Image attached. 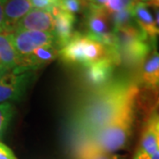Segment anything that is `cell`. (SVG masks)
<instances>
[{
    "label": "cell",
    "instance_id": "cell-1",
    "mask_svg": "<svg viewBox=\"0 0 159 159\" xmlns=\"http://www.w3.org/2000/svg\"><path fill=\"white\" fill-rule=\"evenodd\" d=\"M140 87L128 78L111 80L86 101L76 115V125L87 138L108 125L138 99Z\"/></svg>",
    "mask_w": 159,
    "mask_h": 159
},
{
    "label": "cell",
    "instance_id": "cell-2",
    "mask_svg": "<svg viewBox=\"0 0 159 159\" xmlns=\"http://www.w3.org/2000/svg\"><path fill=\"white\" fill-rule=\"evenodd\" d=\"M137 101L125 108L111 123L86 139V142L103 153L114 152L127 147L133 135L138 113Z\"/></svg>",
    "mask_w": 159,
    "mask_h": 159
},
{
    "label": "cell",
    "instance_id": "cell-3",
    "mask_svg": "<svg viewBox=\"0 0 159 159\" xmlns=\"http://www.w3.org/2000/svg\"><path fill=\"white\" fill-rule=\"evenodd\" d=\"M58 57L66 64L80 65L83 67L105 59L111 60L116 66H119L114 46L104 45L78 31H75L68 43L59 49Z\"/></svg>",
    "mask_w": 159,
    "mask_h": 159
},
{
    "label": "cell",
    "instance_id": "cell-4",
    "mask_svg": "<svg viewBox=\"0 0 159 159\" xmlns=\"http://www.w3.org/2000/svg\"><path fill=\"white\" fill-rule=\"evenodd\" d=\"M112 32L114 48L119 65L127 67H140L148 54L157 49V43L149 39L136 23L112 29Z\"/></svg>",
    "mask_w": 159,
    "mask_h": 159
},
{
    "label": "cell",
    "instance_id": "cell-5",
    "mask_svg": "<svg viewBox=\"0 0 159 159\" xmlns=\"http://www.w3.org/2000/svg\"><path fill=\"white\" fill-rule=\"evenodd\" d=\"M34 71L22 66L0 74V103L21 99L34 78Z\"/></svg>",
    "mask_w": 159,
    "mask_h": 159
},
{
    "label": "cell",
    "instance_id": "cell-6",
    "mask_svg": "<svg viewBox=\"0 0 159 159\" xmlns=\"http://www.w3.org/2000/svg\"><path fill=\"white\" fill-rule=\"evenodd\" d=\"M110 15L104 7L89 3L84 11V24L87 36L106 46H114V35L111 29Z\"/></svg>",
    "mask_w": 159,
    "mask_h": 159
},
{
    "label": "cell",
    "instance_id": "cell-7",
    "mask_svg": "<svg viewBox=\"0 0 159 159\" xmlns=\"http://www.w3.org/2000/svg\"><path fill=\"white\" fill-rule=\"evenodd\" d=\"M8 35L19 57L27 56L43 46L56 45L54 32L49 33L42 31L20 30L14 31L8 34Z\"/></svg>",
    "mask_w": 159,
    "mask_h": 159
},
{
    "label": "cell",
    "instance_id": "cell-8",
    "mask_svg": "<svg viewBox=\"0 0 159 159\" xmlns=\"http://www.w3.org/2000/svg\"><path fill=\"white\" fill-rule=\"evenodd\" d=\"M137 83L142 89L159 93V52L157 49L141 65Z\"/></svg>",
    "mask_w": 159,
    "mask_h": 159
},
{
    "label": "cell",
    "instance_id": "cell-9",
    "mask_svg": "<svg viewBox=\"0 0 159 159\" xmlns=\"http://www.w3.org/2000/svg\"><path fill=\"white\" fill-rule=\"evenodd\" d=\"M55 20L51 12L43 10L32 9L15 25L12 32L32 30L42 32H54ZM11 32V33H12Z\"/></svg>",
    "mask_w": 159,
    "mask_h": 159
},
{
    "label": "cell",
    "instance_id": "cell-10",
    "mask_svg": "<svg viewBox=\"0 0 159 159\" xmlns=\"http://www.w3.org/2000/svg\"><path fill=\"white\" fill-rule=\"evenodd\" d=\"M51 13L55 20L54 34L56 38V45L60 49L68 43L75 32L74 29L76 17L74 14L64 11L60 7V5L54 7L51 11Z\"/></svg>",
    "mask_w": 159,
    "mask_h": 159
},
{
    "label": "cell",
    "instance_id": "cell-11",
    "mask_svg": "<svg viewBox=\"0 0 159 159\" xmlns=\"http://www.w3.org/2000/svg\"><path fill=\"white\" fill-rule=\"evenodd\" d=\"M115 64L105 59L89 65L84 67V78L87 84L93 88H102L112 79Z\"/></svg>",
    "mask_w": 159,
    "mask_h": 159
},
{
    "label": "cell",
    "instance_id": "cell-12",
    "mask_svg": "<svg viewBox=\"0 0 159 159\" xmlns=\"http://www.w3.org/2000/svg\"><path fill=\"white\" fill-rule=\"evenodd\" d=\"M58 51L59 49L55 44L40 47L27 56L20 57L18 66L36 71L46 65H49L58 57Z\"/></svg>",
    "mask_w": 159,
    "mask_h": 159
},
{
    "label": "cell",
    "instance_id": "cell-13",
    "mask_svg": "<svg viewBox=\"0 0 159 159\" xmlns=\"http://www.w3.org/2000/svg\"><path fill=\"white\" fill-rule=\"evenodd\" d=\"M148 5L138 1L132 8L134 17L138 27L142 29L153 43H157V27L153 15L148 10Z\"/></svg>",
    "mask_w": 159,
    "mask_h": 159
},
{
    "label": "cell",
    "instance_id": "cell-14",
    "mask_svg": "<svg viewBox=\"0 0 159 159\" xmlns=\"http://www.w3.org/2000/svg\"><path fill=\"white\" fill-rule=\"evenodd\" d=\"M33 9L30 0H7L5 5V22L6 33L12 32L15 25Z\"/></svg>",
    "mask_w": 159,
    "mask_h": 159
},
{
    "label": "cell",
    "instance_id": "cell-15",
    "mask_svg": "<svg viewBox=\"0 0 159 159\" xmlns=\"http://www.w3.org/2000/svg\"><path fill=\"white\" fill-rule=\"evenodd\" d=\"M0 59L4 66L8 70L19 66L20 57L8 34L0 33Z\"/></svg>",
    "mask_w": 159,
    "mask_h": 159
},
{
    "label": "cell",
    "instance_id": "cell-16",
    "mask_svg": "<svg viewBox=\"0 0 159 159\" xmlns=\"http://www.w3.org/2000/svg\"><path fill=\"white\" fill-rule=\"evenodd\" d=\"M77 159H124L122 157L114 154L103 153L94 148L91 144L83 142L80 146L77 153Z\"/></svg>",
    "mask_w": 159,
    "mask_h": 159
},
{
    "label": "cell",
    "instance_id": "cell-17",
    "mask_svg": "<svg viewBox=\"0 0 159 159\" xmlns=\"http://www.w3.org/2000/svg\"><path fill=\"white\" fill-rule=\"evenodd\" d=\"M110 19L112 25V29L123 28L136 23L134 17L133 10L128 8H125L121 11L110 14Z\"/></svg>",
    "mask_w": 159,
    "mask_h": 159
},
{
    "label": "cell",
    "instance_id": "cell-18",
    "mask_svg": "<svg viewBox=\"0 0 159 159\" xmlns=\"http://www.w3.org/2000/svg\"><path fill=\"white\" fill-rule=\"evenodd\" d=\"M14 113L13 105L10 102L0 103V136L5 133Z\"/></svg>",
    "mask_w": 159,
    "mask_h": 159
},
{
    "label": "cell",
    "instance_id": "cell-19",
    "mask_svg": "<svg viewBox=\"0 0 159 159\" xmlns=\"http://www.w3.org/2000/svg\"><path fill=\"white\" fill-rule=\"evenodd\" d=\"M89 2L86 0H61L60 7L64 11H67L71 14H77L79 12H84L88 7Z\"/></svg>",
    "mask_w": 159,
    "mask_h": 159
},
{
    "label": "cell",
    "instance_id": "cell-20",
    "mask_svg": "<svg viewBox=\"0 0 159 159\" xmlns=\"http://www.w3.org/2000/svg\"><path fill=\"white\" fill-rule=\"evenodd\" d=\"M30 2L34 9L43 10L49 12H51L54 7L60 5V3L57 0H30Z\"/></svg>",
    "mask_w": 159,
    "mask_h": 159
},
{
    "label": "cell",
    "instance_id": "cell-21",
    "mask_svg": "<svg viewBox=\"0 0 159 159\" xmlns=\"http://www.w3.org/2000/svg\"><path fill=\"white\" fill-rule=\"evenodd\" d=\"M125 5L122 0H106L104 9L110 14H112L114 12L121 11L125 9Z\"/></svg>",
    "mask_w": 159,
    "mask_h": 159
},
{
    "label": "cell",
    "instance_id": "cell-22",
    "mask_svg": "<svg viewBox=\"0 0 159 159\" xmlns=\"http://www.w3.org/2000/svg\"><path fill=\"white\" fill-rule=\"evenodd\" d=\"M0 159H18L9 147L0 142Z\"/></svg>",
    "mask_w": 159,
    "mask_h": 159
},
{
    "label": "cell",
    "instance_id": "cell-23",
    "mask_svg": "<svg viewBox=\"0 0 159 159\" xmlns=\"http://www.w3.org/2000/svg\"><path fill=\"white\" fill-rule=\"evenodd\" d=\"M5 0H0V33L6 34V22H5V5H6Z\"/></svg>",
    "mask_w": 159,
    "mask_h": 159
},
{
    "label": "cell",
    "instance_id": "cell-24",
    "mask_svg": "<svg viewBox=\"0 0 159 159\" xmlns=\"http://www.w3.org/2000/svg\"><path fill=\"white\" fill-rule=\"evenodd\" d=\"M149 115H152V116H154V117H156V118L159 119V96L157 97V100H156L155 103H154L153 107H152V109H151V111H150ZM149 115H148V116H149Z\"/></svg>",
    "mask_w": 159,
    "mask_h": 159
},
{
    "label": "cell",
    "instance_id": "cell-25",
    "mask_svg": "<svg viewBox=\"0 0 159 159\" xmlns=\"http://www.w3.org/2000/svg\"><path fill=\"white\" fill-rule=\"evenodd\" d=\"M124 5H125V8H128V9H132L134 6L136 4L139 0H122Z\"/></svg>",
    "mask_w": 159,
    "mask_h": 159
},
{
    "label": "cell",
    "instance_id": "cell-26",
    "mask_svg": "<svg viewBox=\"0 0 159 159\" xmlns=\"http://www.w3.org/2000/svg\"><path fill=\"white\" fill-rule=\"evenodd\" d=\"M88 2L92 4V5H95V6L104 7L105 3H106V0H88Z\"/></svg>",
    "mask_w": 159,
    "mask_h": 159
},
{
    "label": "cell",
    "instance_id": "cell-27",
    "mask_svg": "<svg viewBox=\"0 0 159 159\" xmlns=\"http://www.w3.org/2000/svg\"><path fill=\"white\" fill-rule=\"evenodd\" d=\"M155 15H156V25L157 27V29H159V7H155Z\"/></svg>",
    "mask_w": 159,
    "mask_h": 159
},
{
    "label": "cell",
    "instance_id": "cell-28",
    "mask_svg": "<svg viewBox=\"0 0 159 159\" xmlns=\"http://www.w3.org/2000/svg\"><path fill=\"white\" fill-rule=\"evenodd\" d=\"M146 4L148 6H152L154 7H159V0H148Z\"/></svg>",
    "mask_w": 159,
    "mask_h": 159
},
{
    "label": "cell",
    "instance_id": "cell-29",
    "mask_svg": "<svg viewBox=\"0 0 159 159\" xmlns=\"http://www.w3.org/2000/svg\"><path fill=\"white\" fill-rule=\"evenodd\" d=\"M6 70H8V69H6L5 66H4V65H3V63L1 61V59H0V72H3V71H6Z\"/></svg>",
    "mask_w": 159,
    "mask_h": 159
},
{
    "label": "cell",
    "instance_id": "cell-30",
    "mask_svg": "<svg viewBox=\"0 0 159 159\" xmlns=\"http://www.w3.org/2000/svg\"><path fill=\"white\" fill-rule=\"evenodd\" d=\"M139 1H142V2H144V3H147L148 0H139Z\"/></svg>",
    "mask_w": 159,
    "mask_h": 159
},
{
    "label": "cell",
    "instance_id": "cell-31",
    "mask_svg": "<svg viewBox=\"0 0 159 159\" xmlns=\"http://www.w3.org/2000/svg\"><path fill=\"white\" fill-rule=\"evenodd\" d=\"M157 34H159V29H157Z\"/></svg>",
    "mask_w": 159,
    "mask_h": 159
},
{
    "label": "cell",
    "instance_id": "cell-32",
    "mask_svg": "<svg viewBox=\"0 0 159 159\" xmlns=\"http://www.w3.org/2000/svg\"><path fill=\"white\" fill-rule=\"evenodd\" d=\"M57 2H59V3H60V1H61V0H57Z\"/></svg>",
    "mask_w": 159,
    "mask_h": 159
},
{
    "label": "cell",
    "instance_id": "cell-33",
    "mask_svg": "<svg viewBox=\"0 0 159 159\" xmlns=\"http://www.w3.org/2000/svg\"><path fill=\"white\" fill-rule=\"evenodd\" d=\"M3 72H4V71H3ZM3 72H0V74H1V73H3Z\"/></svg>",
    "mask_w": 159,
    "mask_h": 159
},
{
    "label": "cell",
    "instance_id": "cell-34",
    "mask_svg": "<svg viewBox=\"0 0 159 159\" xmlns=\"http://www.w3.org/2000/svg\"><path fill=\"white\" fill-rule=\"evenodd\" d=\"M5 1H6H6H7V0H5Z\"/></svg>",
    "mask_w": 159,
    "mask_h": 159
},
{
    "label": "cell",
    "instance_id": "cell-35",
    "mask_svg": "<svg viewBox=\"0 0 159 159\" xmlns=\"http://www.w3.org/2000/svg\"><path fill=\"white\" fill-rule=\"evenodd\" d=\"M86 1H87V2H88V0H86Z\"/></svg>",
    "mask_w": 159,
    "mask_h": 159
}]
</instances>
